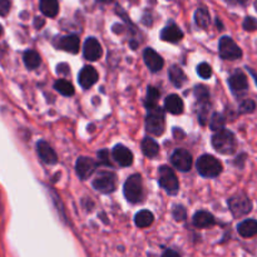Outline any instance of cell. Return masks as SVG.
Masks as SVG:
<instances>
[{"mask_svg":"<svg viewBox=\"0 0 257 257\" xmlns=\"http://www.w3.org/2000/svg\"><path fill=\"white\" fill-rule=\"evenodd\" d=\"M212 146L218 153L222 155H231L236 150V138L232 132L227 130L218 131L212 137Z\"/></svg>","mask_w":257,"mask_h":257,"instance_id":"cell-1","label":"cell"},{"mask_svg":"<svg viewBox=\"0 0 257 257\" xmlns=\"http://www.w3.org/2000/svg\"><path fill=\"white\" fill-rule=\"evenodd\" d=\"M197 171L203 177L213 178L222 172V165L213 156L203 155L197 161Z\"/></svg>","mask_w":257,"mask_h":257,"instance_id":"cell-2","label":"cell"},{"mask_svg":"<svg viewBox=\"0 0 257 257\" xmlns=\"http://www.w3.org/2000/svg\"><path fill=\"white\" fill-rule=\"evenodd\" d=\"M165 113L161 108L156 107L148 110L147 119H146V130L152 136H161L165 132Z\"/></svg>","mask_w":257,"mask_h":257,"instance_id":"cell-3","label":"cell"},{"mask_svg":"<svg viewBox=\"0 0 257 257\" xmlns=\"http://www.w3.org/2000/svg\"><path fill=\"white\" fill-rule=\"evenodd\" d=\"M124 196L130 202L137 203L143 197V185L142 177L140 175H133L125 181L124 183Z\"/></svg>","mask_w":257,"mask_h":257,"instance_id":"cell-4","label":"cell"},{"mask_svg":"<svg viewBox=\"0 0 257 257\" xmlns=\"http://www.w3.org/2000/svg\"><path fill=\"white\" fill-rule=\"evenodd\" d=\"M160 185L163 190L170 195H176L180 188L177 176L168 166H162L160 168Z\"/></svg>","mask_w":257,"mask_h":257,"instance_id":"cell-5","label":"cell"},{"mask_svg":"<svg viewBox=\"0 0 257 257\" xmlns=\"http://www.w3.org/2000/svg\"><path fill=\"white\" fill-rule=\"evenodd\" d=\"M218 49H220V57L225 60H237L242 57V50L230 37L221 38Z\"/></svg>","mask_w":257,"mask_h":257,"instance_id":"cell-6","label":"cell"},{"mask_svg":"<svg viewBox=\"0 0 257 257\" xmlns=\"http://www.w3.org/2000/svg\"><path fill=\"white\" fill-rule=\"evenodd\" d=\"M228 207L235 217H242L252 210V203L250 198L245 195H236L228 200Z\"/></svg>","mask_w":257,"mask_h":257,"instance_id":"cell-7","label":"cell"},{"mask_svg":"<svg viewBox=\"0 0 257 257\" xmlns=\"http://www.w3.org/2000/svg\"><path fill=\"white\" fill-rule=\"evenodd\" d=\"M117 178L112 172H100L93 180V187L102 193H110L115 190Z\"/></svg>","mask_w":257,"mask_h":257,"instance_id":"cell-8","label":"cell"},{"mask_svg":"<svg viewBox=\"0 0 257 257\" xmlns=\"http://www.w3.org/2000/svg\"><path fill=\"white\" fill-rule=\"evenodd\" d=\"M171 161H172V165L181 172H188L192 167V156L183 148L176 150L171 157Z\"/></svg>","mask_w":257,"mask_h":257,"instance_id":"cell-9","label":"cell"},{"mask_svg":"<svg viewBox=\"0 0 257 257\" xmlns=\"http://www.w3.org/2000/svg\"><path fill=\"white\" fill-rule=\"evenodd\" d=\"M97 163L89 157H79L75 163V171L80 180H87L94 173Z\"/></svg>","mask_w":257,"mask_h":257,"instance_id":"cell-10","label":"cell"},{"mask_svg":"<svg viewBox=\"0 0 257 257\" xmlns=\"http://www.w3.org/2000/svg\"><path fill=\"white\" fill-rule=\"evenodd\" d=\"M83 54H84L85 59L90 60V62H95L99 59L103 54L102 45L99 44L95 38H88L84 43V48H83Z\"/></svg>","mask_w":257,"mask_h":257,"instance_id":"cell-11","label":"cell"},{"mask_svg":"<svg viewBox=\"0 0 257 257\" xmlns=\"http://www.w3.org/2000/svg\"><path fill=\"white\" fill-rule=\"evenodd\" d=\"M143 59H145V63L146 65H147L148 69L153 73L160 72L163 68V65H165L162 57H161L157 52L151 49V48H147V49L145 50V53H143Z\"/></svg>","mask_w":257,"mask_h":257,"instance_id":"cell-12","label":"cell"},{"mask_svg":"<svg viewBox=\"0 0 257 257\" xmlns=\"http://www.w3.org/2000/svg\"><path fill=\"white\" fill-rule=\"evenodd\" d=\"M113 158L122 167H130L133 163V153L125 146L118 145L113 148Z\"/></svg>","mask_w":257,"mask_h":257,"instance_id":"cell-13","label":"cell"},{"mask_svg":"<svg viewBox=\"0 0 257 257\" xmlns=\"http://www.w3.org/2000/svg\"><path fill=\"white\" fill-rule=\"evenodd\" d=\"M228 84H230V88L235 94H241V93L246 92L248 87L247 78L242 72L233 73L228 79Z\"/></svg>","mask_w":257,"mask_h":257,"instance_id":"cell-14","label":"cell"},{"mask_svg":"<svg viewBox=\"0 0 257 257\" xmlns=\"http://www.w3.org/2000/svg\"><path fill=\"white\" fill-rule=\"evenodd\" d=\"M98 80V73L90 65L83 68L79 73V83L84 89H89L93 84H95Z\"/></svg>","mask_w":257,"mask_h":257,"instance_id":"cell-15","label":"cell"},{"mask_svg":"<svg viewBox=\"0 0 257 257\" xmlns=\"http://www.w3.org/2000/svg\"><path fill=\"white\" fill-rule=\"evenodd\" d=\"M37 150L38 155L42 158L43 162L48 163V165H55V163L58 162L57 153H55L54 150H53L47 142H44V141H40V142L38 143Z\"/></svg>","mask_w":257,"mask_h":257,"instance_id":"cell-16","label":"cell"},{"mask_svg":"<svg viewBox=\"0 0 257 257\" xmlns=\"http://www.w3.org/2000/svg\"><path fill=\"white\" fill-rule=\"evenodd\" d=\"M79 38L77 35H67V37H63L59 39L58 43V47L60 49L65 50V52H69L75 54V53L79 52Z\"/></svg>","mask_w":257,"mask_h":257,"instance_id":"cell-17","label":"cell"},{"mask_svg":"<svg viewBox=\"0 0 257 257\" xmlns=\"http://www.w3.org/2000/svg\"><path fill=\"white\" fill-rule=\"evenodd\" d=\"M161 38H162V40H165V42L177 43L183 38V33L176 24H170L162 30Z\"/></svg>","mask_w":257,"mask_h":257,"instance_id":"cell-18","label":"cell"},{"mask_svg":"<svg viewBox=\"0 0 257 257\" xmlns=\"http://www.w3.org/2000/svg\"><path fill=\"white\" fill-rule=\"evenodd\" d=\"M165 108L172 114H180L183 112L182 98L177 94H170L165 100Z\"/></svg>","mask_w":257,"mask_h":257,"instance_id":"cell-19","label":"cell"},{"mask_svg":"<svg viewBox=\"0 0 257 257\" xmlns=\"http://www.w3.org/2000/svg\"><path fill=\"white\" fill-rule=\"evenodd\" d=\"M237 231L242 237H253V236L257 235V221L253 220V218L242 221V222L237 226Z\"/></svg>","mask_w":257,"mask_h":257,"instance_id":"cell-20","label":"cell"},{"mask_svg":"<svg viewBox=\"0 0 257 257\" xmlns=\"http://www.w3.org/2000/svg\"><path fill=\"white\" fill-rule=\"evenodd\" d=\"M215 223V217L207 211H200L193 216V225L198 228L210 227Z\"/></svg>","mask_w":257,"mask_h":257,"instance_id":"cell-21","label":"cell"},{"mask_svg":"<svg viewBox=\"0 0 257 257\" xmlns=\"http://www.w3.org/2000/svg\"><path fill=\"white\" fill-rule=\"evenodd\" d=\"M40 12L48 18H54L59 12V4L57 0H40Z\"/></svg>","mask_w":257,"mask_h":257,"instance_id":"cell-22","label":"cell"},{"mask_svg":"<svg viewBox=\"0 0 257 257\" xmlns=\"http://www.w3.org/2000/svg\"><path fill=\"white\" fill-rule=\"evenodd\" d=\"M142 152L146 157L153 158L158 155V152H160V146H158V143L156 142L155 140L147 137L145 138L142 142Z\"/></svg>","mask_w":257,"mask_h":257,"instance_id":"cell-23","label":"cell"},{"mask_svg":"<svg viewBox=\"0 0 257 257\" xmlns=\"http://www.w3.org/2000/svg\"><path fill=\"white\" fill-rule=\"evenodd\" d=\"M153 220H155V216H153V213L150 212L148 210L141 211V212H138L135 217L136 225L140 228L150 227L153 223Z\"/></svg>","mask_w":257,"mask_h":257,"instance_id":"cell-24","label":"cell"},{"mask_svg":"<svg viewBox=\"0 0 257 257\" xmlns=\"http://www.w3.org/2000/svg\"><path fill=\"white\" fill-rule=\"evenodd\" d=\"M168 75H170L171 82L173 83V85H175V87L180 88L185 84L186 75H185V73H183V70L181 69L180 67H177V65H173V67L171 68Z\"/></svg>","mask_w":257,"mask_h":257,"instance_id":"cell-25","label":"cell"},{"mask_svg":"<svg viewBox=\"0 0 257 257\" xmlns=\"http://www.w3.org/2000/svg\"><path fill=\"white\" fill-rule=\"evenodd\" d=\"M23 59H24V64L28 69H35V68L39 67L40 63H42L40 55L38 54L35 50H27V52L24 53Z\"/></svg>","mask_w":257,"mask_h":257,"instance_id":"cell-26","label":"cell"},{"mask_svg":"<svg viewBox=\"0 0 257 257\" xmlns=\"http://www.w3.org/2000/svg\"><path fill=\"white\" fill-rule=\"evenodd\" d=\"M54 88L57 92H59L62 95H65V97H72L74 94V87L72 85V83L65 79H58L54 83Z\"/></svg>","mask_w":257,"mask_h":257,"instance_id":"cell-27","label":"cell"},{"mask_svg":"<svg viewBox=\"0 0 257 257\" xmlns=\"http://www.w3.org/2000/svg\"><path fill=\"white\" fill-rule=\"evenodd\" d=\"M195 20H196V24H197L200 28H202V29L208 28V25H210V22H211V18H210V14H208L207 9H205V8H200V9L196 10Z\"/></svg>","mask_w":257,"mask_h":257,"instance_id":"cell-28","label":"cell"},{"mask_svg":"<svg viewBox=\"0 0 257 257\" xmlns=\"http://www.w3.org/2000/svg\"><path fill=\"white\" fill-rule=\"evenodd\" d=\"M160 99V92L155 87H148L147 95H146V107L148 110L157 107V102Z\"/></svg>","mask_w":257,"mask_h":257,"instance_id":"cell-29","label":"cell"},{"mask_svg":"<svg viewBox=\"0 0 257 257\" xmlns=\"http://www.w3.org/2000/svg\"><path fill=\"white\" fill-rule=\"evenodd\" d=\"M210 127L211 130L216 131V132L225 130V117L220 113H215L210 120Z\"/></svg>","mask_w":257,"mask_h":257,"instance_id":"cell-30","label":"cell"},{"mask_svg":"<svg viewBox=\"0 0 257 257\" xmlns=\"http://www.w3.org/2000/svg\"><path fill=\"white\" fill-rule=\"evenodd\" d=\"M197 73L201 78L203 79H208L212 75V68L207 64V63H201L197 67Z\"/></svg>","mask_w":257,"mask_h":257,"instance_id":"cell-31","label":"cell"},{"mask_svg":"<svg viewBox=\"0 0 257 257\" xmlns=\"http://www.w3.org/2000/svg\"><path fill=\"white\" fill-rule=\"evenodd\" d=\"M255 107H256V104H255V102H253V100L246 99V100H243V102L240 104V112L241 113L253 112Z\"/></svg>","mask_w":257,"mask_h":257,"instance_id":"cell-32","label":"cell"},{"mask_svg":"<svg viewBox=\"0 0 257 257\" xmlns=\"http://www.w3.org/2000/svg\"><path fill=\"white\" fill-rule=\"evenodd\" d=\"M256 28H257V20L255 18H251V17L246 18L245 22H243V29L248 30V32H252V30H255Z\"/></svg>","mask_w":257,"mask_h":257,"instance_id":"cell-33","label":"cell"},{"mask_svg":"<svg viewBox=\"0 0 257 257\" xmlns=\"http://www.w3.org/2000/svg\"><path fill=\"white\" fill-rule=\"evenodd\" d=\"M173 216L177 221H183L186 218V210L183 206H176L173 210Z\"/></svg>","mask_w":257,"mask_h":257,"instance_id":"cell-34","label":"cell"},{"mask_svg":"<svg viewBox=\"0 0 257 257\" xmlns=\"http://www.w3.org/2000/svg\"><path fill=\"white\" fill-rule=\"evenodd\" d=\"M10 10V2L9 0H0V15L4 17L9 13Z\"/></svg>","mask_w":257,"mask_h":257,"instance_id":"cell-35","label":"cell"},{"mask_svg":"<svg viewBox=\"0 0 257 257\" xmlns=\"http://www.w3.org/2000/svg\"><path fill=\"white\" fill-rule=\"evenodd\" d=\"M98 158H99L100 163H104V165H110L109 161H107L108 160V152H107V151H100V152L98 153Z\"/></svg>","mask_w":257,"mask_h":257,"instance_id":"cell-36","label":"cell"},{"mask_svg":"<svg viewBox=\"0 0 257 257\" xmlns=\"http://www.w3.org/2000/svg\"><path fill=\"white\" fill-rule=\"evenodd\" d=\"M162 257H181V256H180V253L176 252V251L167 250L165 253H163Z\"/></svg>","mask_w":257,"mask_h":257,"instance_id":"cell-37","label":"cell"},{"mask_svg":"<svg viewBox=\"0 0 257 257\" xmlns=\"http://www.w3.org/2000/svg\"><path fill=\"white\" fill-rule=\"evenodd\" d=\"M226 3L231 5H235V4H240V5H245L247 3V0H225Z\"/></svg>","mask_w":257,"mask_h":257,"instance_id":"cell-38","label":"cell"},{"mask_svg":"<svg viewBox=\"0 0 257 257\" xmlns=\"http://www.w3.org/2000/svg\"><path fill=\"white\" fill-rule=\"evenodd\" d=\"M43 24H44V22H43V20H35V27L37 28H40V27H43Z\"/></svg>","mask_w":257,"mask_h":257,"instance_id":"cell-39","label":"cell"},{"mask_svg":"<svg viewBox=\"0 0 257 257\" xmlns=\"http://www.w3.org/2000/svg\"><path fill=\"white\" fill-rule=\"evenodd\" d=\"M3 34V28H2V25H0V35Z\"/></svg>","mask_w":257,"mask_h":257,"instance_id":"cell-40","label":"cell"},{"mask_svg":"<svg viewBox=\"0 0 257 257\" xmlns=\"http://www.w3.org/2000/svg\"><path fill=\"white\" fill-rule=\"evenodd\" d=\"M255 8H256V10H257V0H256V3H255Z\"/></svg>","mask_w":257,"mask_h":257,"instance_id":"cell-41","label":"cell"},{"mask_svg":"<svg viewBox=\"0 0 257 257\" xmlns=\"http://www.w3.org/2000/svg\"><path fill=\"white\" fill-rule=\"evenodd\" d=\"M255 79H256V83H257V77H255Z\"/></svg>","mask_w":257,"mask_h":257,"instance_id":"cell-42","label":"cell"}]
</instances>
